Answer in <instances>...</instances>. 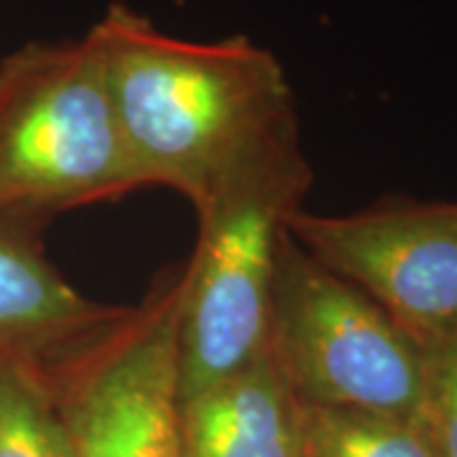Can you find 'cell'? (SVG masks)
<instances>
[{
	"label": "cell",
	"instance_id": "1",
	"mask_svg": "<svg viewBox=\"0 0 457 457\" xmlns=\"http://www.w3.org/2000/svg\"><path fill=\"white\" fill-rule=\"evenodd\" d=\"M87 33L143 186L196 204L231 165L297 128L285 69L249 36L179 38L125 3H112Z\"/></svg>",
	"mask_w": 457,
	"mask_h": 457
},
{
	"label": "cell",
	"instance_id": "2",
	"mask_svg": "<svg viewBox=\"0 0 457 457\" xmlns=\"http://www.w3.org/2000/svg\"><path fill=\"white\" fill-rule=\"evenodd\" d=\"M311 186L300 130L290 128L231 165L194 204L198 245L183 264L180 399L264 353L279 249Z\"/></svg>",
	"mask_w": 457,
	"mask_h": 457
},
{
	"label": "cell",
	"instance_id": "3",
	"mask_svg": "<svg viewBox=\"0 0 457 457\" xmlns=\"http://www.w3.org/2000/svg\"><path fill=\"white\" fill-rule=\"evenodd\" d=\"M135 188L143 183L89 33L8 54L0 62V221L36 227Z\"/></svg>",
	"mask_w": 457,
	"mask_h": 457
},
{
	"label": "cell",
	"instance_id": "4",
	"mask_svg": "<svg viewBox=\"0 0 457 457\" xmlns=\"http://www.w3.org/2000/svg\"><path fill=\"white\" fill-rule=\"evenodd\" d=\"M267 351L300 404L417 420L425 348L389 312L287 231L270 300Z\"/></svg>",
	"mask_w": 457,
	"mask_h": 457
},
{
	"label": "cell",
	"instance_id": "5",
	"mask_svg": "<svg viewBox=\"0 0 457 457\" xmlns=\"http://www.w3.org/2000/svg\"><path fill=\"white\" fill-rule=\"evenodd\" d=\"M183 264L41 374L77 457L180 455Z\"/></svg>",
	"mask_w": 457,
	"mask_h": 457
},
{
	"label": "cell",
	"instance_id": "6",
	"mask_svg": "<svg viewBox=\"0 0 457 457\" xmlns=\"http://www.w3.org/2000/svg\"><path fill=\"white\" fill-rule=\"evenodd\" d=\"M290 234L422 348L457 333V201L392 196L353 213L300 209Z\"/></svg>",
	"mask_w": 457,
	"mask_h": 457
},
{
	"label": "cell",
	"instance_id": "7",
	"mask_svg": "<svg viewBox=\"0 0 457 457\" xmlns=\"http://www.w3.org/2000/svg\"><path fill=\"white\" fill-rule=\"evenodd\" d=\"M122 308L77 293L41 252L33 227L0 221V363L41 376Z\"/></svg>",
	"mask_w": 457,
	"mask_h": 457
},
{
	"label": "cell",
	"instance_id": "8",
	"mask_svg": "<svg viewBox=\"0 0 457 457\" xmlns=\"http://www.w3.org/2000/svg\"><path fill=\"white\" fill-rule=\"evenodd\" d=\"M183 457H300V402L264 353L180 399Z\"/></svg>",
	"mask_w": 457,
	"mask_h": 457
},
{
	"label": "cell",
	"instance_id": "9",
	"mask_svg": "<svg viewBox=\"0 0 457 457\" xmlns=\"http://www.w3.org/2000/svg\"><path fill=\"white\" fill-rule=\"evenodd\" d=\"M300 457H437L417 420L300 404Z\"/></svg>",
	"mask_w": 457,
	"mask_h": 457
},
{
	"label": "cell",
	"instance_id": "10",
	"mask_svg": "<svg viewBox=\"0 0 457 457\" xmlns=\"http://www.w3.org/2000/svg\"><path fill=\"white\" fill-rule=\"evenodd\" d=\"M0 457H77L41 376L0 363Z\"/></svg>",
	"mask_w": 457,
	"mask_h": 457
},
{
	"label": "cell",
	"instance_id": "11",
	"mask_svg": "<svg viewBox=\"0 0 457 457\" xmlns=\"http://www.w3.org/2000/svg\"><path fill=\"white\" fill-rule=\"evenodd\" d=\"M420 422L437 457H457V333L425 348V399Z\"/></svg>",
	"mask_w": 457,
	"mask_h": 457
}]
</instances>
